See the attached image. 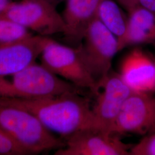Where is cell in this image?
I'll use <instances>...</instances> for the list:
<instances>
[{
  "instance_id": "cell-1",
  "label": "cell",
  "mask_w": 155,
  "mask_h": 155,
  "mask_svg": "<svg viewBox=\"0 0 155 155\" xmlns=\"http://www.w3.org/2000/svg\"><path fill=\"white\" fill-rule=\"evenodd\" d=\"M0 102L28 111L51 132L64 140L81 131L94 129L90 101L81 94L69 93L40 99L0 97Z\"/></svg>"
},
{
  "instance_id": "cell-2",
  "label": "cell",
  "mask_w": 155,
  "mask_h": 155,
  "mask_svg": "<svg viewBox=\"0 0 155 155\" xmlns=\"http://www.w3.org/2000/svg\"><path fill=\"white\" fill-rule=\"evenodd\" d=\"M81 93V89L36 61L13 75L0 77V97L3 98L40 99Z\"/></svg>"
},
{
  "instance_id": "cell-3",
  "label": "cell",
  "mask_w": 155,
  "mask_h": 155,
  "mask_svg": "<svg viewBox=\"0 0 155 155\" xmlns=\"http://www.w3.org/2000/svg\"><path fill=\"white\" fill-rule=\"evenodd\" d=\"M0 129L27 150L36 155L63 148L64 141L51 132L23 109L0 102Z\"/></svg>"
},
{
  "instance_id": "cell-4",
  "label": "cell",
  "mask_w": 155,
  "mask_h": 155,
  "mask_svg": "<svg viewBox=\"0 0 155 155\" xmlns=\"http://www.w3.org/2000/svg\"><path fill=\"white\" fill-rule=\"evenodd\" d=\"M41 64L57 76L96 95L99 87L83 61L79 46L63 45L48 37L40 56Z\"/></svg>"
},
{
  "instance_id": "cell-5",
  "label": "cell",
  "mask_w": 155,
  "mask_h": 155,
  "mask_svg": "<svg viewBox=\"0 0 155 155\" xmlns=\"http://www.w3.org/2000/svg\"><path fill=\"white\" fill-rule=\"evenodd\" d=\"M78 46L85 66L99 87L111 71L113 60L119 52L118 39L95 17Z\"/></svg>"
},
{
  "instance_id": "cell-6",
  "label": "cell",
  "mask_w": 155,
  "mask_h": 155,
  "mask_svg": "<svg viewBox=\"0 0 155 155\" xmlns=\"http://www.w3.org/2000/svg\"><path fill=\"white\" fill-rule=\"evenodd\" d=\"M3 13L13 20L38 35L49 37L64 33L66 26L62 15L47 0H21L12 2Z\"/></svg>"
},
{
  "instance_id": "cell-7",
  "label": "cell",
  "mask_w": 155,
  "mask_h": 155,
  "mask_svg": "<svg viewBox=\"0 0 155 155\" xmlns=\"http://www.w3.org/2000/svg\"><path fill=\"white\" fill-rule=\"evenodd\" d=\"M96 100L91 106L94 130L112 134V129L132 90L118 72L111 71L99 85Z\"/></svg>"
},
{
  "instance_id": "cell-8",
  "label": "cell",
  "mask_w": 155,
  "mask_h": 155,
  "mask_svg": "<svg viewBox=\"0 0 155 155\" xmlns=\"http://www.w3.org/2000/svg\"><path fill=\"white\" fill-rule=\"evenodd\" d=\"M155 132V96L132 92L118 116L112 134L131 133L145 136Z\"/></svg>"
},
{
  "instance_id": "cell-9",
  "label": "cell",
  "mask_w": 155,
  "mask_h": 155,
  "mask_svg": "<svg viewBox=\"0 0 155 155\" xmlns=\"http://www.w3.org/2000/svg\"><path fill=\"white\" fill-rule=\"evenodd\" d=\"M65 145L55 155H130L132 145L124 143L114 134L88 129L64 140Z\"/></svg>"
},
{
  "instance_id": "cell-10",
  "label": "cell",
  "mask_w": 155,
  "mask_h": 155,
  "mask_svg": "<svg viewBox=\"0 0 155 155\" xmlns=\"http://www.w3.org/2000/svg\"><path fill=\"white\" fill-rule=\"evenodd\" d=\"M119 74L132 92L155 93V56L134 48L123 58Z\"/></svg>"
},
{
  "instance_id": "cell-11",
  "label": "cell",
  "mask_w": 155,
  "mask_h": 155,
  "mask_svg": "<svg viewBox=\"0 0 155 155\" xmlns=\"http://www.w3.org/2000/svg\"><path fill=\"white\" fill-rule=\"evenodd\" d=\"M47 38L33 35L16 42L0 45V77L13 75L36 61Z\"/></svg>"
},
{
  "instance_id": "cell-12",
  "label": "cell",
  "mask_w": 155,
  "mask_h": 155,
  "mask_svg": "<svg viewBox=\"0 0 155 155\" xmlns=\"http://www.w3.org/2000/svg\"><path fill=\"white\" fill-rule=\"evenodd\" d=\"M101 1L67 0L61 15L66 26L63 35L72 46L81 44L87 28L96 17Z\"/></svg>"
},
{
  "instance_id": "cell-13",
  "label": "cell",
  "mask_w": 155,
  "mask_h": 155,
  "mask_svg": "<svg viewBox=\"0 0 155 155\" xmlns=\"http://www.w3.org/2000/svg\"><path fill=\"white\" fill-rule=\"evenodd\" d=\"M126 31L118 40L119 52L127 47L155 43V13L137 5L128 12Z\"/></svg>"
},
{
  "instance_id": "cell-14",
  "label": "cell",
  "mask_w": 155,
  "mask_h": 155,
  "mask_svg": "<svg viewBox=\"0 0 155 155\" xmlns=\"http://www.w3.org/2000/svg\"><path fill=\"white\" fill-rule=\"evenodd\" d=\"M96 17L116 36L118 40L122 38L126 31L128 16L113 0H101Z\"/></svg>"
},
{
  "instance_id": "cell-15",
  "label": "cell",
  "mask_w": 155,
  "mask_h": 155,
  "mask_svg": "<svg viewBox=\"0 0 155 155\" xmlns=\"http://www.w3.org/2000/svg\"><path fill=\"white\" fill-rule=\"evenodd\" d=\"M33 35L27 28L0 13V45L16 42Z\"/></svg>"
},
{
  "instance_id": "cell-16",
  "label": "cell",
  "mask_w": 155,
  "mask_h": 155,
  "mask_svg": "<svg viewBox=\"0 0 155 155\" xmlns=\"http://www.w3.org/2000/svg\"><path fill=\"white\" fill-rule=\"evenodd\" d=\"M28 155L27 150L0 129V155Z\"/></svg>"
},
{
  "instance_id": "cell-17",
  "label": "cell",
  "mask_w": 155,
  "mask_h": 155,
  "mask_svg": "<svg viewBox=\"0 0 155 155\" xmlns=\"http://www.w3.org/2000/svg\"><path fill=\"white\" fill-rule=\"evenodd\" d=\"M130 155H155V132L146 135L138 143L132 145Z\"/></svg>"
},
{
  "instance_id": "cell-18",
  "label": "cell",
  "mask_w": 155,
  "mask_h": 155,
  "mask_svg": "<svg viewBox=\"0 0 155 155\" xmlns=\"http://www.w3.org/2000/svg\"><path fill=\"white\" fill-rule=\"evenodd\" d=\"M117 1L125 8L127 12L139 5V0H117Z\"/></svg>"
},
{
  "instance_id": "cell-19",
  "label": "cell",
  "mask_w": 155,
  "mask_h": 155,
  "mask_svg": "<svg viewBox=\"0 0 155 155\" xmlns=\"http://www.w3.org/2000/svg\"><path fill=\"white\" fill-rule=\"evenodd\" d=\"M139 5L155 13V0H139Z\"/></svg>"
},
{
  "instance_id": "cell-20",
  "label": "cell",
  "mask_w": 155,
  "mask_h": 155,
  "mask_svg": "<svg viewBox=\"0 0 155 155\" xmlns=\"http://www.w3.org/2000/svg\"><path fill=\"white\" fill-rule=\"evenodd\" d=\"M11 2V0H0V13L5 11Z\"/></svg>"
},
{
  "instance_id": "cell-21",
  "label": "cell",
  "mask_w": 155,
  "mask_h": 155,
  "mask_svg": "<svg viewBox=\"0 0 155 155\" xmlns=\"http://www.w3.org/2000/svg\"><path fill=\"white\" fill-rule=\"evenodd\" d=\"M48 1H49L51 4H52L56 6H57V4H56V0H47Z\"/></svg>"
}]
</instances>
